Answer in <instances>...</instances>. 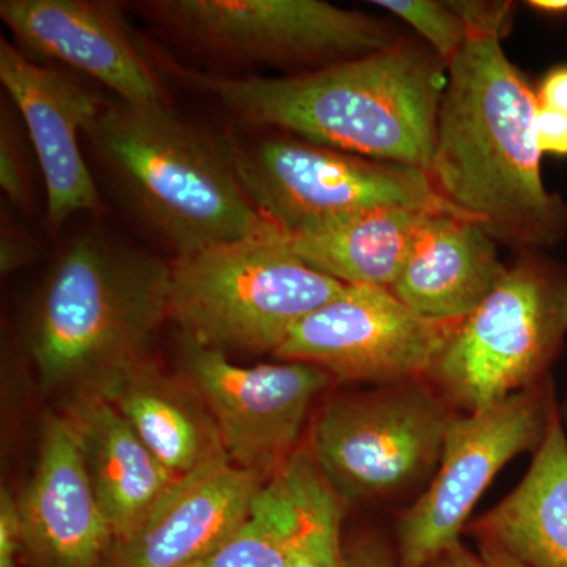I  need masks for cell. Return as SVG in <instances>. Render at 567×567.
<instances>
[{
    "label": "cell",
    "mask_w": 567,
    "mask_h": 567,
    "mask_svg": "<svg viewBox=\"0 0 567 567\" xmlns=\"http://www.w3.org/2000/svg\"><path fill=\"white\" fill-rule=\"evenodd\" d=\"M561 413H563V421H565V425L567 429V398L565 399V402H563Z\"/></svg>",
    "instance_id": "836d02e7"
},
{
    "label": "cell",
    "mask_w": 567,
    "mask_h": 567,
    "mask_svg": "<svg viewBox=\"0 0 567 567\" xmlns=\"http://www.w3.org/2000/svg\"><path fill=\"white\" fill-rule=\"evenodd\" d=\"M61 416L69 425L115 544L136 532L181 476L142 443L128 421L102 394L71 395Z\"/></svg>",
    "instance_id": "e0dca14e"
},
{
    "label": "cell",
    "mask_w": 567,
    "mask_h": 567,
    "mask_svg": "<svg viewBox=\"0 0 567 567\" xmlns=\"http://www.w3.org/2000/svg\"><path fill=\"white\" fill-rule=\"evenodd\" d=\"M262 477L229 457L178 477L133 535L115 544L107 567H193L240 525Z\"/></svg>",
    "instance_id": "2e32d148"
},
{
    "label": "cell",
    "mask_w": 567,
    "mask_h": 567,
    "mask_svg": "<svg viewBox=\"0 0 567 567\" xmlns=\"http://www.w3.org/2000/svg\"><path fill=\"white\" fill-rule=\"evenodd\" d=\"M33 257L31 245L20 237V234L3 230L2 233V254H0V264H2V274H11L17 268L24 267L31 262Z\"/></svg>",
    "instance_id": "f546056e"
},
{
    "label": "cell",
    "mask_w": 567,
    "mask_h": 567,
    "mask_svg": "<svg viewBox=\"0 0 567 567\" xmlns=\"http://www.w3.org/2000/svg\"><path fill=\"white\" fill-rule=\"evenodd\" d=\"M0 80L31 137L52 229L78 213L100 212L102 199L82 156L80 134L87 133L106 103L69 74L32 62L6 39L0 40Z\"/></svg>",
    "instance_id": "4fadbf2b"
},
{
    "label": "cell",
    "mask_w": 567,
    "mask_h": 567,
    "mask_svg": "<svg viewBox=\"0 0 567 567\" xmlns=\"http://www.w3.org/2000/svg\"><path fill=\"white\" fill-rule=\"evenodd\" d=\"M451 420L431 388L391 383L328 402L309 453L342 502L385 498L434 476Z\"/></svg>",
    "instance_id": "9c48e42d"
},
{
    "label": "cell",
    "mask_w": 567,
    "mask_h": 567,
    "mask_svg": "<svg viewBox=\"0 0 567 567\" xmlns=\"http://www.w3.org/2000/svg\"><path fill=\"white\" fill-rule=\"evenodd\" d=\"M432 215L420 208H372L284 234L293 252L319 274L346 286L391 289Z\"/></svg>",
    "instance_id": "44dd1931"
},
{
    "label": "cell",
    "mask_w": 567,
    "mask_h": 567,
    "mask_svg": "<svg viewBox=\"0 0 567 567\" xmlns=\"http://www.w3.org/2000/svg\"><path fill=\"white\" fill-rule=\"evenodd\" d=\"M346 567H398L395 557L382 540L358 537L344 546Z\"/></svg>",
    "instance_id": "83f0119b"
},
{
    "label": "cell",
    "mask_w": 567,
    "mask_h": 567,
    "mask_svg": "<svg viewBox=\"0 0 567 567\" xmlns=\"http://www.w3.org/2000/svg\"><path fill=\"white\" fill-rule=\"evenodd\" d=\"M10 114L2 115L0 133V185L10 203L22 207L28 203L29 185L25 159L22 155L20 136Z\"/></svg>",
    "instance_id": "d4e9b609"
},
{
    "label": "cell",
    "mask_w": 567,
    "mask_h": 567,
    "mask_svg": "<svg viewBox=\"0 0 567 567\" xmlns=\"http://www.w3.org/2000/svg\"><path fill=\"white\" fill-rule=\"evenodd\" d=\"M450 3L468 39L447 66L429 175L494 240L540 252L566 237L567 204L540 173L537 93L502 47L511 3Z\"/></svg>",
    "instance_id": "6da1fadb"
},
{
    "label": "cell",
    "mask_w": 567,
    "mask_h": 567,
    "mask_svg": "<svg viewBox=\"0 0 567 567\" xmlns=\"http://www.w3.org/2000/svg\"><path fill=\"white\" fill-rule=\"evenodd\" d=\"M182 360L218 425L227 457L264 481L297 453L309 409L331 380L323 369L300 361L235 364L221 350L183 336Z\"/></svg>",
    "instance_id": "7c38bea8"
},
{
    "label": "cell",
    "mask_w": 567,
    "mask_h": 567,
    "mask_svg": "<svg viewBox=\"0 0 567 567\" xmlns=\"http://www.w3.org/2000/svg\"><path fill=\"white\" fill-rule=\"evenodd\" d=\"M480 557L487 567H527L486 537H480Z\"/></svg>",
    "instance_id": "1f68e13d"
},
{
    "label": "cell",
    "mask_w": 567,
    "mask_h": 567,
    "mask_svg": "<svg viewBox=\"0 0 567 567\" xmlns=\"http://www.w3.org/2000/svg\"><path fill=\"white\" fill-rule=\"evenodd\" d=\"M171 264L106 235L85 233L51 268L28 328L41 386L100 393L147 360L169 320Z\"/></svg>",
    "instance_id": "3957f363"
},
{
    "label": "cell",
    "mask_w": 567,
    "mask_h": 567,
    "mask_svg": "<svg viewBox=\"0 0 567 567\" xmlns=\"http://www.w3.org/2000/svg\"><path fill=\"white\" fill-rule=\"evenodd\" d=\"M557 401L551 380L447 425L431 484L398 525V567H427L461 543L476 503L513 458L536 450Z\"/></svg>",
    "instance_id": "30bf717a"
},
{
    "label": "cell",
    "mask_w": 567,
    "mask_h": 567,
    "mask_svg": "<svg viewBox=\"0 0 567 567\" xmlns=\"http://www.w3.org/2000/svg\"><path fill=\"white\" fill-rule=\"evenodd\" d=\"M300 517L286 470L264 484L244 520L193 567H287Z\"/></svg>",
    "instance_id": "7402d4cb"
},
{
    "label": "cell",
    "mask_w": 567,
    "mask_h": 567,
    "mask_svg": "<svg viewBox=\"0 0 567 567\" xmlns=\"http://www.w3.org/2000/svg\"><path fill=\"white\" fill-rule=\"evenodd\" d=\"M145 17L193 50L308 71L385 50V22L320 0H152Z\"/></svg>",
    "instance_id": "ba28073f"
},
{
    "label": "cell",
    "mask_w": 567,
    "mask_h": 567,
    "mask_svg": "<svg viewBox=\"0 0 567 567\" xmlns=\"http://www.w3.org/2000/svg\"><path fill=\"white\" fill-rule=\"evenodd\" d=\"M248 125L429 174L447 66L410 41L284 78H229L181 70Z\"/></svg>",
    "instance_id": "7a4b0ae2"
},
{
    "label": "cell",
    "mask_w": 567,
    "mask_h": 567,
    "mask_svg": "<svg viewBox=\"0 0 567 567\" xmlns=\"http://www.w3.org/2000/svg\"><path fill=\"white\" fill-rule=\"evenodd\" d=\"M32 567H107L115 536L61 413L41 425L39 461L18 496Z\"/></svg>",
    "instance_id": "9a60e30c"
},
{
    "label": "cell",
    "mask_w": 567,
    "mask_h": 567,
    "mask_svg": "<svg viewBox=\"0 0 567 567\" xmlns=\"http://www.w3.org/2000/svg\"><path fill=\"white\" fill-rule=\"evenodd\" d=\"M0 18L25 50L102 82L133 106L167 102L147 52L115 3L100 0H2Z\"/></svg>",
    "instance_id": "5bb4252c"
},
{
    "label": "cell",
    "mask_w": 567,
    "mask_h": 567,
    "mask_svg": "<svg viewBox=\"0 0 567 567\" xmlns=\"http://www.w3.org/2000/svg\"><path fill=\"white\" fill-rule=\"evenodd\" d=\"M96 394L122 413L153 456L175 476L227 457L218 425L192 380L163 371L151 358Z\"/></svg>",
    "instance_id": "d6986e66"
},
{
    "label": "cell",
    "mask_w": 567,
    "mask_h": 567,
    "mask_svg": "<svg viewBox=\"0 0 567 567\" xmlns=\"http://www.w3.org/2000/svg\"><path fill=\"white\" fill-rule=\"evenodd\" d=\"M529 9L548 14V17H563L567 14V0H532L528 2Z\"/></svg>",
    "instance_id": "d6a6232c"
},
{
    "label": "cell",
    "mask_w": 567,
    "mask_h": 567,
    "mask_svg": "<svg viewBox=\"0 0 567 567\" xmlns=\"http://www.w3.org/2000/svg\"><path fill=\"white\" fill-rule=\"evenodd\" d=\"M476 529L522 565L567 567V429L558 401L527 473Z\"/></svg>",
    "instance_id": "ffe728a7"
},
{
    "label": "cell",
    "mask_w": 567,
    "mask_h": 567,
    "mask_svg": "<svg viewBox=\"0 0 567 567\" xmlns=\"http://www.w3.org/2000/svg\"><path fill=\"white\" fill-rule=\"evenodd\" d=\"M506 268L481 224L435 213L390 290L416 315L458 323L486 300Z\"/></svg>",
    "instance_id": "ac0fdd59"
},
{
    "label": "cell",
    "mask_w": 567,
    "mask_h": 567,
    "mask_svg": "<svg viewBox=\"0 0 567 567\" xmlns=\"http://www.w3.org/2000/svg\"><path fill=\"white\" fill-rule=\"evenodd\" d=\"M536 93L539 106L567 114V66L548 71Z\"/></svg>",
    "instance_id": "f1b7e54d"
},
{
    "label": "cell",
    "mask_w": 567,
    "mask_h": 567,
    "mask_svg": "<svg viewBox=\"0 0 567 567\" xmlns=\"http://www.w3.org/2000/svg\"><path fill=\"white\" fill-rule=\"evenodd\" d=\"M536 140L540 152L567 156V114L539 106L536 114Z\"/></svg>",
    "instance_id": "4316f807"
},
{
    "label": "cell",
    "mask_w": 567,
    "mask_h": 567,
    "mask_svg": "<svg viewBox=\"0 0 567 567\" xmlns=\"http://www.w3.org/2000/svg\"><path fill=\"white\" fill-rule=\"evenodd\" d=\"M427 567H487L480 555L473 554L462 543L443 550Z\"/></svg>",
    "instance_id": "4dcf8cb0"
},
{
    "label": "cell",
    "mask_w": 567,
    "mask_h": 567,
    "mask_svg": "<svg viewBox=\"0 0 567 567\" xmlns=\"http://www.w3.org/2000/svg\"><path fill=\"white\" fill-rule=\"evenodd\" d=\"M24 559L25 543L18 496L3 487L0 492V567H22Z\"/></svg>",
    "instance_id": "484cf974"
},
{
    "label": "cell",
    "mask_w": 567,
    "mask_h": 567,
    "mask_svg": "<svg viewBox=\"0 0 567 567\" xmlns=\"http://www.w3.org/2000/svg\"><path fill=\"white\" fill-rule=\"evenodd\" d=\"M567 338V268L525 252L458 324L434 371L466 412L547 382Z\"/></svg>",
    "instance_id": "8992f818"
},
{
    "label": "cell",
    "mask_w": 567,
    "mask_h": 567,
    "mask_svg": "<svg viewBox=\"0 0 567 567\" xmlns=\"http://www.w3.org/2000/svg\"><path fill=\"white\" fill-rule=\"evenodd\" d=\"M374 6L390 11L412 25L446 66L464 50L468 25L450 2L435 0H377Z\"/></svg>",
    "instance_id": "cb8c5ba5"
},
{
    "label": "cell",
    "mask_w": 567,
    "mask_h": 567,
    "mask_svg": "<svg viewBox=\"0 0 567 567\" xmlns=\"http://www.w3.org/2000/svg\"><path fill=\"white\" fill-rule=\"evenodd\" d=\"M461 323L416 315L385 287L346 286L301 320L275 357L352 382H410L432 374Z\"/></svg>",
    "instance_id": "8fae6325"
},
{
    "label": "cell",
    "mask_w": 567,
    "mask_h": 567,
    "mask_svg": "<svg viewBox=\"0 0 567 567\" xmlns=\"http://www.w3.org/2000/svg\"><path fill=\"white\" fill-rule=\"evenodd\" d=\"M226 144L249 200L286 234L383 207L470 219L436 192L431 175L416 167L377 162L293 136Z\"/></svg>",
    "instance_id": "52a82bcc"
},
{
    "label": "cell",
    "mask_w": 567,
    "mask_h": 567,
    "mask_svg": "<svg viewBox=\"0 0 567 567\" xmlns=\"http://www.w3.org/2000/svg\"><path fill=\"white\" fill-rule=\"evenodd\" d=\"M85 134L133 210L177 256L270 224L249 200L226 141L212 140L169 104L106 103Z\"/></svg>",
    "instance_id": "277c9868"
},
{
    "label": "cell",
    "mask_w": 567,
    "mask_h": 567,
    "mask_svg": "<svg viewBox=\"0 0 567 567\" xmlns=\"http://www.w3.org/2000/svg\"><path fill=\"white\" fill-rule=\"evenodd\" d=\"M284 470L300 517L287 567H346L341 536L344 502L324 481L309 450H298Z\"/></svg>",
    "instance_id": "603a6c76"
},
{
    "label": "cell",
    "mask_w": 567,
    "mask_h": 567,
    "mask_svg": "<svg viewBox=\"0 0 567 567\" xmlns=\"http://www.w3.org/2000/svg\"><path fill=\"white\" fill-rule=\"evenodd\" d=\"M346 284L306 265L274 223L171 262L169 320L210 349L276 353Z\"/></svg>",
    "instance_id": "5b68a950"
}]
</instances>
